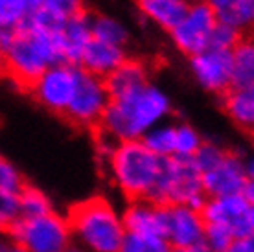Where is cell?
I'll use <instances>...</instances> for the list:
<instances>
[{
	"label": "cell",
	"instance_id": "obj_1",
	"mask_svg": "<svg viewBox=\"0 0 254 252\" xmlns=\"http://www.w3.org/2000/svg\"><path fill=\"white\" fill-rule=\"evenodd\" d=\"M0 48L7 77L19 87L32 88L50 66L66 63L63 33H50L32 22L2 30Z\"/></svg>",
	"mask_w": 254,
	"mask_h": 252
},
{
	"label": "cell",
	"instance_id": "obj_2",
	"mask_svg": "<svg viewBox=\"0 0 254 252\" xmlns=\"http://www.w3.org/2000/svg\"><path fill=\"white\" fill-rule=\"evenodd\" d=\"M172 113V101L157 85H147L133 94L111 101L103 114L100 131L116 142L142 140L153 127L166 122Z\"/></svg>",
	"mask_w": 254,
	"mask_h": 252
},
{
	"label": "cell",
	"instance_id": "obj_3",
	"mask_svg": "<svg viewBox=\"0 0 254 252\" xmlns=\"http://www.w3.org/2000/svg\"><path fill=\"white\" fill-rule=\"evenodd\" d=\"M66 217L74 243L89 252H120L127 228L124 214L107 197L94 195L76 202Z\"/></svg>",
	"mask_w": 254,
	"mask_h": 252
},
{
	"label": "cell",
	"instance_id": "obj_4",
	"mask_svg": "<svg viewBox=\"0 0 254 252\" xmlns=\"http://www.w3.org/2000/svg\"><path fill=\"white\" fill-rule=\"evenodd\" d=\"M164 160L142 140L118 142L107 157L109 175L116 189L129 201L151 199L164 170Z\"/></svg>",
	"mask_w": 254,
	"mask_h": 252
},
{
	"label": "cell",
	"instance_id": "obj_5",
	"mask_svg": "<svg viewBox=\"0 0 254 252\" xmlns=\"http://www.w3.org/2000/svg\"><path fill=\"white\" fill-rule=\"evenodd\" d=\"M208 199L204 191L203 173L193 164V160L172 157L164 160L160 181L149 201L160 206L186 204L197 212H203Z\"/></svg>",
	"mask_w": 254,
	"mask_h": 252
},
{
	"label": "cell",
	"instance_id": "obj_6",
	"mask_svg": "<svg viewBox=\"0 0 254 252\" xmlns=\"http://www.w3.org/2000/svg\"><path fill=\"white\" fill-rule=\"evenodd\" d=\"M6 236L24 247L26 252H66L74 245V236L68 217L52 214L22 219L15 223Z\"/></svg>",
	"mask_w": 254,
	"mask_h": 252
},
{
	"label": "cell",
	"instance_id": "obj_7",
	"mask_svg": "<svg viewBox=\"0 0 254 252\" xmlns=\"http://www.w3.org/2000/svg\"><path fill=\"white\" fill-rule=\"evenodd\" d=\"M81 74L83 68L77 64H54L33 83L30 90L33 98L45 109H48L50 113L64 116L74 100Z\"/></svg>",
	"mask_w": 254,
	"mask_h": 252
},
{
	"label": "cell",
	"instance_id": "obj_8",
	"mask_svg": "<svg viewBox=\"0 0 254 252\" xmlns=\"http://www.w3.org/2000/svg\"><path fill=\"white\" fill-rule=\"evenodd\" d=\"M216 26V13L208 0H195L188 6L185 19L173 32H170V37L181 54L193 57L210 48V39Z\"/></svg>",
	"mask_w": 254,
	"mask_h": 252
},
{
	"label": "cell",
	"instance_id": "obj_9",
	"mask_svg": "<svg viewBox=\"0 0 254 252\" xmlns=\"http://www.w3.org/2000/svg\"><path fill=\"white\" fill-rule=\"evenodd\" d=\"M111 101H113V98L109 94L105 79L92 76V74L83 70L74 100H72L64 116L79 127L100 126Z\"/></svg>",
	"mask_w": 254,
	"mask_h": 252
},
{
	"label": "cell",
	"instance_id": "obj_10",
	"mask_svg": "<svg viewBox=\"0 0 254 252\" xmlns=\"http://www.w3.org/2000/svg\"><path fill=\"white\" fill-rule=\"evenodd\" d=\"M190 72L206 92L225 96L234 88V57L229 50L206 48L190 57Z\"/></svg>",
	"mask_w": 254,
	"mask_h": 252
},
{
	"label": "cell",
	"instance_id": "obj_11",
	"mask_svg": "<svg viewBox=\"0 0 254 252\" xmlns=\"http://www.w3.org/2000/svg\"><path fill=\"white\" fill-rule=\"evenodd\" d=\"M206 227L208 223L204 221L203 212H197L186 204L166 206L164 238L173 247V252L203 245Z\"/></svg>",
	"mask_w": 254,
	"mask_h": 252
},
{
	"label": "cell",
	"instance_id": "obj_12",
	"mask_svg": "<svg viewBox=\"0 0 254 252\" xmlns=\"http://www.w3.org/2000/svg\"><path fill=\"white\" fill-rule=\"evenodd\" d=\"M251 208L245 193H236L227 197H210L203 210V217L208 225H225L234 232L236 238L253 236L251 230Z\"/></svg>",
	"mask_w": 254,
	"mask_h": 252
},
{
	"label": "cell",
	"instance_id": "obj_13",
	"mask_svg": "<svg viewBox=\"0 0 254 252\" xmlns=\"http://www.w3.org/2000/svg\"><path fill=\"white\" fill-rule=\"evenodd\" d=\"M203 184L208 197H227L243 193L249 184L243 157L236 153H229L214 170L203 173Z\"/></svg>",
	"mask_w": 254,
	"mask_h": 252
},
{
	"label": "cell",
	"instance_id": "obj_14",
	"mask_svg": "<svg viewBox=\"0 0 254 252\" xmlns=\"http://www.w3.org/2000/svg\"><path fill=\"white\" fill-rule=\"evenodd\" d=\"M122 214H124L127 232L164 236L166 206H160L149 199H136V201L127 202Z\"/></svg>",
	"mask_w": 254,
	"mask_h": 252
},
{
	"label": "cell",
	"instance_id": "obj_15",
	"mask_svg": "<svg viewBox=\"0 0 254 252\" xmlns=\"http://www.w3.org/2000/svg\"><path fill=\"white\" fill-rule=\"evenodd\" d=\"M149 77H151V72H149L147 63L136 57H127L111 76L105 77V85L109 88L111 98L116 100V98L133 94L136 90H142L147 85H151Z\"/></svg>",
	"mask_w": 254,
	"mask_h": 252
},
{
	"label": "cell",
	"instance_id": "obj_16",
	"mask_svg": "<svg viewBox=\"0 0 254 252\" xmlns=\"http://www.w3.org/2000/svg\"><path fill=\"white\" fill-rule=\"evenodd\" d=\"M127 59V54L122 46H115V44L102 43L98 39H92L89 46L85 48L79 61L85 72H89L92 76H98L105 79L120 66Z\"/></svg>",
	"mask_w": 254,
	"mask_h": 252
},
{
	"label": "cell",
	"instance_id": "obj_17",
	"mask_svg": "<svg viewBox=\"0 0 254 252\" xmlns=\"http://www.w3.org/2000/svg\"><path fill=\"white\" fill-rule=\"evenodd\" d=\"M94 39L92 33V17L87 11L79 13L76 17L66 20L63 30V46L64 59L70 64H77L81 61V56L89 43Z\"/></svg>",
	"mask_w": 254,
	"mask_h": 252
},
{
	"label": "cell",
	"instance_id": "obj_18",
	"mask_svg": "<svg viewBox=\"0 0 254 252\" xmlns=\"http://www.w3.org/2000/svg\"><path fill=\"white\" fill-rule=\"evenodd\" d=\"M217 22L234 28L242 35L254 32V0H208Z\"/></svg>",
	"mask_w": 254,
	"mask_h": 252
},
{
	"label": "cell",
	"instance_id": "obj_19",
	"mask_svg": "<svg viewBox=\"0 0 254 252\" xmlns=\"http://www.w3.org/2000/svg\"><path fill=\"white\" fill-rule=\"evenodd\" d=\"M136 6L149 22L166 32H173L188 11V4L179 0H136Z\"/></svg>",
	"mask_w": 254,
	"mask_h": 252
},
{
	"label": "cell",
	"instance_id": "obj_20",
	"mask_svg": "<svg viewBox=\"0 0 254 252\" xmlns=\"http://www.w3.org/2000/svg\"><path fill=\"white\" fill-rule=\"evenodd\" d=\"M223 109L230 120L242 129L254 127V85L234 87L223 96Z\"/></svg>",
	"mask_w": 254,
	"mask_h": 252
},
{
	"label": "cell",
	"instance_id": "obj_21",
	"mask_svg": "<svg viewBox=\"0 0 254 252\" xmlns=\"http://www.w3.org/2000/svg\"><path fill=\"white\" fill-rule=\"evenodd\" d=\"M43 0H0L2 30H15L28 24L41 11Z\"/></svg>",
	"mask_w": 254,
	"mask_h": 252
},
{
	"label": "cell",
	"instance_id": "obj_22",
	"mask_svg": "<svg viewBox=\"0 0 254 252\" xmlns=\"http://www.w3.org/2000/svg\"><path fill=\"white\" fill-rule=\"evenodd\" d=\"M234 87L254 85V33H249L234 50Z\"/></svg>",
	"mask_w": 254,
	"mask_h": 252
},
{
	"label": "cell",
	"instance_id": "obj_23",
	"mask_svg": "<svg viewBox=\"0 0 254 252\" xmlns=\"http://www.w3.org/2000/svg\"><path fill=\"white\" fill-rule=\"evenodd\" d=\"M92 33H94V39H98V41L122 46V48L129 41L127 26L113 15H94L92 17Z\"/></svg>",
	"mask_w": 254,
	"mask_h": 252
},
{
	"label": "cell",
	"instance_id": "obj_24",
	"mask_svg": "<svg viewBox=\"0 0 254 252\" xmlns=\"http://www.w3.org/2000/svg\"><path fill=\"white\" fill-rule=\"evenodd\" d=\"M175 140H177V126L162 122L157 127H153L142 138V142L160 158H172L175 157Z\"/></svg>",
	"mask_w": 254,
	"mask_h": 252
},
{
	"label": "cell",
	"instance_id": "obj_25",
	"mask_svg": "<svg viewBox=\"0 0 254 252\" xmlns=\"http://www.w3.org/2000/svg\"><path fill=\"white\" fill-rule=\"evenodd\" d=\"M120 252H173V247L159 234L127 232Z\"/></svg>",
	"mask_w": 254,
	"mask_h": 252
},
{
	"label": "cell",
	"instance_id": "obj_26",
	"mask_svg": "<svg viewBox=\"0 0 254 252\" xmlns=\"http://www.w3.org/2000/svg\"><path fill=\"white\" fill-rule=\"evenodd\" d=\"M20 208H22V217L32 219V217H41V215L52 214L54 206H52L50 197L37 186H26L20 191Z\"/></svg>",
	"mask_w": 254,
	"mask_h": 252
},
{
	"label": "cell",
	"instance_id": "obj_27",
	"mask_svg": "<svg viewBox=\"0 0 254 252\" xmlns=\"http://www.w3.org/2000/svg\"><path fill=\"white\" fill-rule=\"evenodd\" d=\"M204 144L201 132L190 124H177V140H175V157L193 158Z\"/></svg>",
	"mask_w": 254,
	"mask_h": 252
},
{
	"label": "cell",
	"instance_id": "obj_28",
	"mask_svg": "<svg viewBox=\"0 0 254 252\" xmlns=\"http://www.w3.org/2000/svg\"><path fill=\"white\" fill-rule=\"evenodd\" d=\"M28 184L24 181V175L20 170L13 164L11 160L2 158L0 160V193H13V195H20V191L26 188Z\"/></svg>",
	"mask_w": 254,
	"mask_h": 252
},
{
	"label": "cell",
	"instance_id": "obj_29",
	"mask_svg": "<svg viewBox=\"0 0 254 252\" xmlns=\"http://www.w3.org/2000/svg\"><path fill=\"white\" fill-rule=\"evenodd\" d=\"M229 155V151H225L221 145L216 144V142H206L201 145V149L195 153V157L191 158L193 164L199 168L201 173H206V171L214 170L219 162H223V158Z\"/></svg>",
	"mask_w": 254,
	"mask_h": 252
},
{
	"label": "cell",
	"instance_id": "obj_30",
	"mask_svg": "<svg viewBox=\"0 0 254 252\" xmlns=\"http://www.w3.org/2000/svg\"><path fill=\"white\" fill-rule=\"evenodd\" d=\"M236 236L229 227L225 225H208L206 236H204V245L212 252H227L230 245L234 243Z\"/></svg>",
	"mask_w": 254,
	"mask_h": 252
},
{
	"label": "cell",
	"instance_id": "obj_31",
	"mask_svg": "<svg viewBox=\"0 0 254 252\" xmlns=\"http://www.w3.org/2000/svg\"><path fill=\"white\" fill-rule=\"evenodd\" d=\"M22 219V208H20V197L13 193H0V225L4 230L19 223Z\"/></svg>",
	"mask_w": 254,
	"mask_h": 252
},
{
	"label": "cell",
	"instance_id": "obj_32",
	"mask_svg": "<svg viewBox=\"0 0 254 252\" xmlns=\"http://www.w3.org/2000/svg\"><path fill=\"white\" fill-rule=\"evenodd\" d=\"M242 37H243L242 33L236 32L234 28L217 22L216 30H214V33H212V39H210V48L232 52L236 46H238V43L242 41Z\"/></svg>",
	"mask_w": 254,
	"mask_h": 252
},
{
	"label": "cell",
	"instance_id": "obj_33",
	"mask_svg": "<svg viewBox=\"0 0 254 252\" xmlns=\"http://www.w3.org/2000/svg\"><path fill=\"white\" fill-rule=\"evenodd\" d=\"M43 7L66 20L85 11L83 0H43Z\"/></svg>",
	"mask_w": 254,
	"mask_h": 252
},
{
	"label": "cell",
	"instance_id": "obj_34",
	"mask_svg": "<svg viewBox=\"0 0 254 252\" xmlns=\"http://www.w3.org/2000/svg\"><path fill=\"white\" fill-rule=\"evenodd\" d=\"M227 252H254V234L245 238H236Z\"/></svg>",
	"mask_w": 254,
	"mask_h": 252
},
{
	"label": "cell",
	"instance_id": "obj_35",
	"mask_svg": "<svg viewBox=\"0 0 254 252\" xmlns=\"http://www.w3.org/2000/svg\"><path fill=\"white\" fill-rule=\"evenodd\" d=\"M0 252H26L24 247L19 245L17 241H13L11 238H4V241H2V245H0Z\"/></svg>",
	"mask_w": 254,
	"mask_h": 252
},
{
	"label": "cell",
	"instance_id": "obj_36",
	"mask_svg": "<svg viewBox=\"0 0 254 252\" xmlns=\"http://www.w3.org/2000/svg\"><path fill=\"white\" fill-rule=\"evenodd\" d=\"M243 166H245V175H247L249 183H254V153L243 157Z\"/></svg>",
	"mask_w": 254,
	"mask_h": 252
},
{
	"label": "cell",
	"instance_id": "obj_37",
	"mask_svg": "<svg viewBox=\"0 0 254 252\" xmlns=\"http://www.w3.org/2000/svg\"><path fill=\"white\" fill-rule=\"evenodd\" d=\"M243 193H245V197L249 199V202H251V204L254 206V183H249Z\"/></svg>",
	"mask_w": 254,
	"mask_h": 252
},
{
	"label": "cell",
	"instance_id": "obj_38",
	"mask_svg": "<svg viewBox=\"0 0 254 252\" xmlns=\"http://www.w3.org/2000/svg\"><path fill=\"white\" fill-rule=\"evenodd\" d=\"M175 252H212L208 247L204 245H197V247H190V249H185V251H175Z\"/></svg>",
	"mask_w": 254,
	"mask_h": 252
},
{
	"label": "cell",
	"instance_id": "obj_39",
	"mask_svg": "<svg viewBox=\"0 0 254 252\" xmlns=\"http://www.w3.org/2000/svg\"><path fill=\"white\" fill-rule=\"evenodd\" d=\"M66 252H89V251H87V249H83L81 245H77V243H74V245L70 247V249H68Z\"/></svg>",
	"mask_w": 254,
	"mask_h": 252
},
{
	"label": "cell",
	"instance_id": "obj_40",
	"mask_svg": "<svg viewBox=\"0 0 254 252\" xmlns=\"http://www.w3.org/2000/svg\"><path fill=\"white\" fill-rule=\"evenodd\" d=\"M249 221H251V230L254 234V206L251 208V215H249Z\"/></svg>",
	"mask_w": 254,
	"mask_h": 252
},
{
	"label": "cell",
	"instance_id": "obj_41",
	"mask_svg": "<svg viewBox=\"0 0 254 252\" xmlns=\"http://www.w3.org/2000/svg\"><path fill=\"white\" fill-rule=\"evenodd\" d=\"M179 2H185V4H188V6H190V4H193L195 0H179Z\"/></svg>",
	"mask_w": 254,
	"mask_h": 252
},
{
	"label": "cell",
	"instance_id": "obj_42",
	"mask_svg": "<svg viewBox=\"0 0 254 252\" xmlns=\"http://www.w3.org/2000/svg\"><path fill=\"white\" fill-rule=\"evenodd\" d=\"M251 131H253V134H254V127H253V129H251Z\"/></svg>",
	"mask_w": 254,
	"mask_h": 252
}]
</instances>
